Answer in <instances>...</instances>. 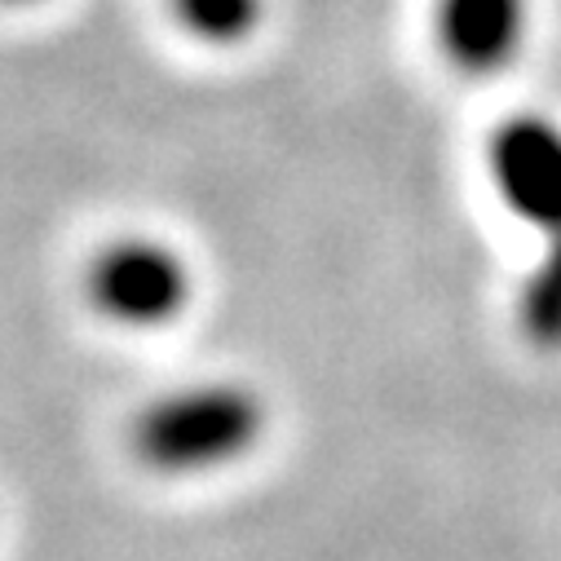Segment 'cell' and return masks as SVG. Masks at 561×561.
I'll return each mask as SVG.
<instances>
[{
    "mask_svg": "<svg viewBox=\"0 0 561 561\" xmlns=\"http://www.w3.org/2000/svg\"><path fill=\"white\" fill-rule=\"evenodd\" d=\"M265 434V402L252 385H182L133 420V456L164 478H199L243 460Z\"/></svg>",
    "mask_w": 561,
    "mask_h": 561,
    "instance_id": "obj_1",
    "label": "cell"
},
{
    "mask_svg": "<svg viewBox=\"0 0 561 561\" xmlns=\"http://www.w3.org/2000/svg\"><path fill=\"white\" fill-rule=\"evenodd\" d=\"M84 293L115 328H169L191 306L195 278L173 243L151 234H119L93 252Z\"/></svg>",
    "mask_w": 561,
    "mask_h": 561,
    "instance_id": "obj_2",
    "label": "cell"
},
{
    "mask_svg": "<svg viewBox=\"0 0 561 561\" xmlns=\"http://www.w3.org/2000/svg\"><path fill=\"white\" fill-rule=\"evenodd\" d=\"M491 182L508 213L543 234L561 226V124L543 115H517L491 137Z\"/></svg>",
    "mask_w": 561,
    "mask_h": 561,
    "instance_id": "obj_3",
    "label": "cell"
},
{
    "mask_svg": "<svg viewBox=\"0 0 561 561\" xmlns=\"http://www.w3.org/2000/svg\"><path fill=\"white\" fill-rule=\"evenodd\" d=\"M530 0H434V36L465 76H495L526 41Z\"/></svg>",
    "mask_w": 561,
    "mask_h": 561,
    "instance_id": "obj_4",
    "label": "cell"
},
{
    "mask_svg": "<svg viewBox=\"0 0 561 561\" xmlns=\"http://www.w3.org/2000/svg\"><path fill=\"white\" fill-rule=\"evenodd\" d=\"M543 239H548V248L517 293V323L530 345L561 350V226Z\"/></svg>",
    "mask_w": 561,
    "mask_h": 561,
    "instance_id": "obj_5",
    "label": "cell"
},
{
    "mask_svg": "<svg viewBox=\"0 0 561 561\" xmlns=\"http://www.w3.org/2000/svg\"><path fill=\"white\" fill-rule=\"evenodd\" d=\"M169 10L199 45H243L265 14V0H169Z\"/></svg>",
    "mask_w": 561,
    "mask_h": 561,
    "instance_id": "obj_6",
    "label": "cell"
},
{
    "mask_svg": "<svg viewBox=\"0 0 561 561\" xmlns=\"http://www.w3.org/2000/svg\"><path fill=\"white\" fill-rule=\"evenodd\" d=\"M0 5H36V0H0Z\"/></svg>",
    "mask_w": 561,
    "mask_h": 561,
    "instance_id": "obj_7",
    "label": "cell"
}]
</instances>
